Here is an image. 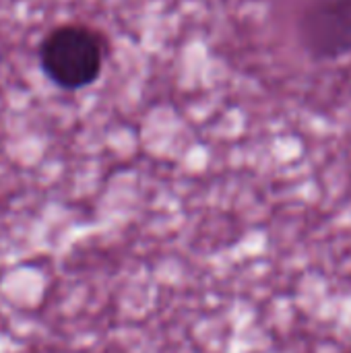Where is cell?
<instances>
[{
  "label": "cell",
  "instance_id": "6da1fadb",
  "mask_svg": "<svg viewBox=\"0 0 351 353\" xmlns=\"http://www.w3.org/2000/svg\"><path fill=\"white\" fill-rule=\"evenodd\" d=\"M106 54L108 43L97 29L68 23L46 35L39 50V62L43 72L58 87L83 89L99 77Z\"/></svg>",
  "mask_w": 351,
  "mask_h": 353
},
{
  "label": "cell",
  "instance_id": "7a4b0ae2",
  "mask_svg": "<svg viewBox=\"0 0 351 353\" xmlns=\"http://www.w3.org/2000/svg\"><path fill=\"white\" fill-rule=\"evenodd\" d=\"M298 35L314 60H337L351 54V0H312L300 14Z\"/></svg>",
  "mask_w": 351,
  "mask_h": 353
}]
</instances>
